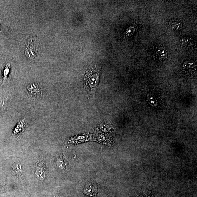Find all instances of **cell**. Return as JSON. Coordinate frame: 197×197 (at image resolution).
I'll use <instances>...</instances> for the list:
<instances>
[{
	"instance_id": "cell-1",
	"label": "cell",
	"mask_w": 197,
	"mask_h": 197,
	"mask_svg": "<svg viewBox=\"0 0 197 197\" xmlns=\"http://www.w3.org/2000/svg\"><path fill=\"white\" fill-rule=\"evenodd\" d=\"M100 69L94 66L87 69L83 76L85 87L88 91L92 93L95 91L100 80Z\"/></svg>"
},
{
	"instance_id": "cell-2",
	"label": "cell",
	"mask_w": 197,
	"mask_h": 197,
	"mask_svg": "<svg viewBox=\"0 0 197 197\" xmlns=\"http://www.w3.org/2000/svg\"><path fill=\"white\" fill-rule=\"evenodd\" d=\"M27 90L33 97H41L43 94V89L41 86L38 83H34L27 86Z\"/></svg>"
},
{
	"instance_id": "cell-3",
	"label": "cell",
	"mask_w": 197,
	"mask_h": 197,
	"mask_svg": "<svg viewBox=\"0 0 197 197\" xmlns=\"http://www.w3.org/2000/svg\"><path fill=\"white\" fill-rule=\"evenodd\" d=\"M35 51V48L34 45V42L32 39H29L27 42L25 50V53L26 56L29 59H34L36 56Z\"/></svg>"
},
{
	"instance_id": "cell-4",
	"label": "cell",
	"mask_w": 197,
	"mask_h": 197,
	"mask_svg": "<svg viewBox=\"0 0 197 197\" xmlns=\"http://www.w3.org/2000/svg\"><path fill=\"white\" fill-rule=\"evenodd\" d=\"M97 187L96 185H89L86 187L84 190V193L88 196H94L97 193Z\"/></svg>"
},
{
	"instance_id": "cell-5",
	"label": "cell",
	"mask_w": 197,
	"mask_h": 197,
	"mask_svg": "<svg viewBox=\"0 0 197 197\" xmlns=\"http://www.w3.org/2000/svg\"><path fill=\"white\" fill-rule=\"evenodd\" d=\"M169 27L173 30H179L182 27V23L177 19H172L169 23Z\"/></svg>"
},
{
	"instance_id": "cell-6",
	"label": "cell",
	"mask_w": 197,
	"mask_h": 197,
	"mask_svg": "<svg viewBox=\"0 0 197 197\" xmlns=\"http://www.w3.org/2000/svg\"><path fill=\"white\" fill-rule=\"evenodd\" d=\"M67 162L63 155L60 156L57 162V165L58 167L61 169H64L66 168Z\"/></svg>"
},
{
	"instance_id": "cell-7",
	"label": "cell",
	"mask_w": 197,
	"mask_h": 197,
	"mask_svg": "<svg viewBox=\"0 0 197 197\" xmlns=\"http://www.w3.org/2000/svg\"><path fill=\"white\" fill-rule=\"evenodd\" d=\"M45 169L44 167L40 166L37 168L36 171V176L40 180H43L45 177Z\"/></svg>"
},
{
	"instance_id": "cell-8",
	"label": "cell",
	"mask_w": 197,
	"mask_h": 197,
	"mask_svg": "<svg viewBox=\"0 0 197 197\" xmlns=\"http://www.w3.org/2000/svg\"><path fill=\"white\" fill-rule=\"evenodd\" d=\"M156 50V54L157 56L159 58L164 59L167 58V51L164 48L162 47H159Z\"/></svg>"
},
{
	"instance_id": "cell-9",
	"label": "cell",
	"mask_w": 197,
	"mask_h": 197,
	"mask_svg": "<svg viewBox=\"0 0 197 197\" xmlns=\"http://www.w3.org/2000/svg\"><path fill=\"white\" fill-rule=\"evenodd\" d=\"M182 44L185 47H188L193 44L192 40L189 38H185L182 39Z\"/></svg>"
},
{
	"instance_id": "cell-10",
	"label": "cell",
	"mask_w": 197,
	"mask_h": 197,
	"mask_svg": "<svg viewBox=\"0 0 197 197\" xmlns=\"http://www.w3.org/2000/svg\"><path fill=\"white\" fill-rule=\"evenodd\" d=\"M9 66H7L5 68V69H4V80L5 78L7 77V75L9 74Z\"/></svg>"
},
{
	"instance_id": "cell-11",
	"label": "cell",
	"mask_w": 197,
	"mask_h": 197,
	"mask_svg": "<svg viewBox=\"0 0 197 197\" xmlns=\"http://www.w3.org/2000/svg\"><path fill=\"white\" fill-rule=\"evenodd\" d=\"M1 25H0V31H1Z\"/></svg>"
}]
</instances>
